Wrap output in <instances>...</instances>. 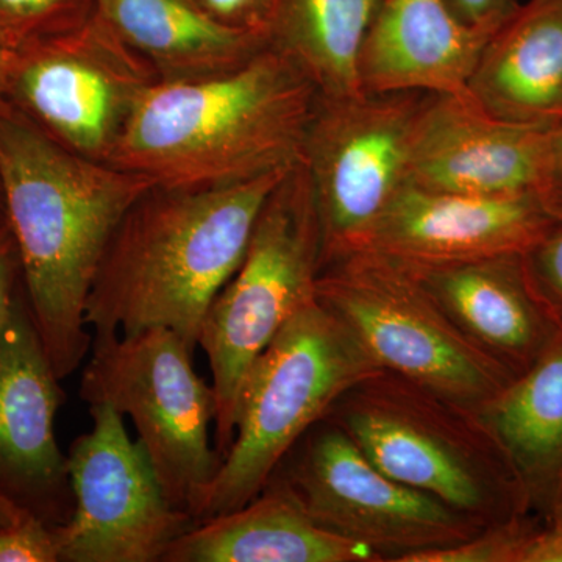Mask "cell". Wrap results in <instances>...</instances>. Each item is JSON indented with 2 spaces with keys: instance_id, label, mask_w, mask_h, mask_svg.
I'll list each match as a JSON object with an SVG mask.
<instances>
[{
  "instance_id": "obj_1",
  "label": "cell",
  "mask_w": 562,
  "mask_h": 562,
  "mask_svg": "<svg viewBox=\"0 0 562 562\" xmlns=\"http://www.w3.org/2000/svg\"><path fill=\"white\" fill-rule=\"evenodd\" d=\"M154 188L68 149L0 95V191L33 322L61 382L90 355L85 314L111 236Z\"/></svg>"
},
{
  "instance_id": "obj_2",
  "label": "cell",
  "mask_w": 562,
  "mask_h": 562,
  "mask_svg": "<svg viewBox=\"0 0 562 562\" xmlns=\"http://www.w3.org/2000/svg\"><path fill=\"white\" fill-rule=\"evenodd\" d=\"M321 94L269 44L249 61L188 80H155L133 106L110 165L162 190H205L302 160Z\"/></svg>"
},
{
  "instance_id": "obj_3",
  "label": "cell",
  "mask_w": 562,
  "mask_h": 562,
  "mask_svg": "<svg viewBox=\"0 0 562 562\" xmlns=\"http://www.w3.org/2000/svg\"><path fill=\"white\" fill-rule=\"evenodd\" d=\"M290 169L227 187L154 188L143 195L117 225L95 273L85 314L92 335L166 328L195 353L211 303L241 265L262 206Z\"/></svg>"
},
{
  "instance_id": "obj_4",
  "label": "cell",
  "mask_w": 562,
  "mask_h": 562,
  "mask_svg": "<svg viewBox=\"0 0 562 562\" xmlns=\"http://www.w3.org/2000/svg\"><path fill=\"white\" fill-rule=\"evenodd\" d=\"M325 417L391 479L484 527L531 513L512 464L471 409L405 376L371 373Z\"/></svg>"
},
{
  "instance_id": "obj_5",
  "label": "cell",
  "mask_w": 562,
  "mask_h": 562,
  "mask_svg": "<svg viewBox=\"0 0 562 562\" xmlns=\"http://www.w3.org/2000/svg\"><path fill=\"white\" fill-rule=\"evenodd\" d=\"M380 371L360 339L317 299L273 336L244 379L235 438L206 492L198 522L257 497L277 465L333 403Z\"/></svg>"
},
{
  "instance_id": "obj_6",
  "label": "cell",
  "mask_w": 562,
  "mask_h": 562,
  "mask_svg": "<svg viewBox=\"0 0 562 562\" xmlns=\"http://www.w3.org/2000/svg\"><path fill=\"white\" fill-rule=\"evenodd\" d=\"M321 271L319 214L308 172L299 161L262 206L241 265L211 303L199 335L213 375V442L221 458L235 438L247 372L280 328L316 299Z\"/></svg>"
},
{
  "instance_id": "obj_7",
  "label": "cell",
  "mask_w": 562,
  "mask_h": 562,
  "mask_svg": "<svg viewBox=\"0 0 562 562\" xmlns=\"http://www.w3.org/2000/svg\"><path fill=\"white\" fill-rule=\"evenodd\" d=\"M80 397L109 403L132 420L169 501L198 522L222 458L211 441L217 414L213 384L194 371V351L179 335H92Z\"/></svg>"
},
{
  "instance_id": "obj_8",
  "label": "cell",
  "mask_w": 562,
  "mask_h": 562,
  "mask_svg": "<svg viewBox=\"0 0 562 562\" xmlns=\"http://www.w3.org/2000/svg\"><path fill=\"white\" fill-rule=\"evenodd\" d=\"M316 299L355 333L380 369L473 408L509 382L465 341L402 262L351 251L322 268Z\"/></svg>"
},
{
  "instance_id": "obj_9",
  "label": "cell",
  "mask_w": 562,
  "mask_h": 562,
  "mask_svg": "<svg viewBox=\"0 0 562 562\" xmlns=\"http://www.w3.org/2000/svg\"><path fill=\"white\" fill-rule=\"evenodd\" d=\"M268 484L325 530L372 550L382 562L468 541L483 524L391 479L327 417L291 447Z\"/></svg>"
},
{
  "instance_id": "obj_10",
  "label": "cell",
  "mask_w": 562,
  "mask_h": 562,
  "mask_svg": "<svg viewBox=\"0 0 562 562\" xmlns=\"http://www.w3.org/2000/svg\"><path fill=\"white\" fill-rule=\"evenodd\" d=\"M155 80L154 69L92 13L10 49L2 98L63 146L110 162L133 106Z\"/></svg>"
},
{
  "instance_id": "obj_11",
  "label": "cell",
  "mask_w": 562,
  "mask_h": 562,
  "mask_svg": "<svg viewBox=\"0 0 562 562\" xmlns=\"http://www.w3.org/2000/svg\"><path fill=\"white\" fill-rule=\"evenodd\" d=\"M422 92L321 98L302 151L319 214L322 268L353 250L408 183Z\"/></svg>"
},
{
  "instance_id": "obj_12",
  "label": "cell",
  "mask_w": 562,
  "mask_h": 562,
  "mask_svg": "<svg viewBox=\"0 0 562 562\" xmlns=\"http://www.w3.org/2000/svg\"><path fill=\"white\" fill-rule=\"evenodd\" d=\"M88 406L91 431L66 454L74 513L54 528L58 562H162L198 522L169 501L125 417L109 403Z\"/></svg>"
},
{
  "instance_id": "obj_13",
  "label": "cell",
  "mask_w": 562,
  "mask_h": 562,
  "mask_svg": "<svg viewBox=\"0 0 562 562\" xmlns=\"http://www.w3.org/2000/svg\"><path fill=\"white\" fill-rule=\"evenodd\" d=\"M60 383L22 290L0 327V502L52 528L74 513L68 461L55 438Z\"/></svg>"
},
{
  "instance_id": "obj_14",
  "label": "cell",
  "mask_w": 562,
  "mask_h": 562,
  "mask_svg": "<svg viewBox=\"0 0 562 562\" xmlns=\"http://www.w3.org/2000/svg\"><path fill=\"white\" fill-rule=\"evenodd\" d=\"M547 131L492 116L469 92L425 94L406 184L483 198L535 192Z\"/></svg>"
},
{
  "instance_id": "obj_15",
  "label": "cell",
  "mask_w": 562,
  "mask_h": 562,
  "mask_svg": "<svg viewBox=\"0 0 562 562\" xmlns=\"http://www.w3.org/2000/svg\"><path fill=\"white\" fill-rule=\"evenodd\" d=\"M554 222L535 192L483 198L405 184L351 251L416 265L480 260L524 254Z\"/></svg>"
},
{
  "instance_id": "obj_16",
  "label": "cell",
  "mask_w": 562,
  "mask_h": 562,
  "mask_svg": "<svg viewBox=\"0 0 562 562\" xmlns=\"http://www.w3.org/2000/svg\"><path fill=\"white\" fill-rule=\"evenodd\" d=\"M522 255L441 265L398 261L465 341L512 380L535 366L562 331L532 292Z\"/></svg>"
},
{
  "instance_id": "obj_17",
  "label": "cell",
  "mask_w": 562,
  "mask_h": 562,
  "mask_svg": "<svg viewBox=\"0 0 562 562\" xmlns=\"http://www.w3.org/2000/svg\"><path fill=\"white\" fill-rule=\"evenodd\" d=\"M492 33L447 0H382L358 61L361 91L468 94Z\"/></svg>"
},
{
  "instance_id": "obj_18",
  "label": "cell",
  "mask_w": 562,
  "mask_h": 562,
  "mask_svg": "<svg viewBox=\"0 0 562 562\" xmlns=\"http://www.w3.org/2000/svg\"><path fill=\"white\" fill-rule=\"evenodd\" d=\"M469 94L501 120L550 127L562 120V0L520 3L476 65Z\"/></svg>"
},
{
  "instance_id": "obj_19",
  "label": "cell",
  "mask_w": 562,
  "mask_h": 562,
  "mask_svg": "<svg viewBox=\"0 0 562 562\" xmlns=\"http://www.w3.org/2000/svg\"><path fill=\"white\" fill-rule=\"evenodd\" d=\"M162 562H382L325 530L273 484L241 508L195 524Z\"/></svg>"
},
{
  "instance_id": "obj_20",
  "label": "cell",
  "mask_w": 562,
  "mask_h": 562,
  "mask_svg": "<svg viewBox=\"0 0 562 562\" xmlns=\"http://www.w3.org/2000/svg\"><path fill=\"white\" fill-rule=\"evenodd\" d=\"M92 13L154 69L158 80L225 72L271 44L268 35L224 24L191 0H92Z\"/></svg>"
},
{
  "instance_id": "obj_21",
  "label": "cell",
  "mask_w": 562,
  "mask_h": 562,
  "mask_svg": "<svg viewBox=\"0 0 562 562\" xmlns=\"http://www.w3.org/2000/svg\"><path fill=\"white\" fill-rule=\"evenodd\" d=\"M469 409L512 464L530 512L550 519L562 501V331L527 372Z\"/></svg>"
},
{
  "instance_id": "obj_22",
  "label": "cell",
  "mask_w": 562,
  "mask_h": 562,
  "mask_svg": "<svg viewBox=\"0 0 562 562\" xmlns=\"http://www.w3.org/2000/svg\"><path fill=\"white\" fill-rule=\"evenodd\" d=\"M382 0H279L269 43L308 77L321 98L362 92L358 61Z\"/></svg>"
},
{
  "instance_id": "obj_23",
  "label": "cell",
  "mask_w": 562,
  "mask_h": 562,
  "mask_svg": "<svg viewBox=\"0 0 562 562\" xmlns=\"http://www.w3.org/2000/svg\"><path fill=\"white\" fill-rule=\"evenodd\" d=\"M92 14V0H0V44L16 49L76 27Z\"/></svg>"
},
{
  "instance_id": "obj_24",
  "label": "cell",
  "mask_w": 562,
  "mask_h": 562,
  "mask_svg": "<svg viewBox=\"0 0 562 562\" xmlns=\"http://www.w3.org/2000/svg\"><path fill=\"white\" fill-rule=\"evenodd\" d=\"M541 520L536 514H524L490 525L457 546L417 554L412 562H519L525 539Z\"/></svg>"
},
{
  "instance_id": "obj_25",
  "label": "cell",
  "mask_w": 562,
  "mask_h": 562,
  "mask_svg": "<svg viewBox=\"0 0 562 562\" xmlns=\"http://www.w3.org/2000/svg\"><path fill=\"white\" fill-rule=\"evenodd\" d=\"M522 257L532 292L562 327V222H554Z\"/></svg>"
},
{
  "instance_id": "obj_26",
  "label": "cell",
  "mask_w": 562,
  "mask_h": 562,
  "mask_svg": "<svg viewBox=\"0 0 562 562\" xmlns=\"http://www.w3.org/2000/svg\"><path fill=\"white\" fill-rule=\"evenodd\" d=\"M0 562H58L54 528L27 514L2 517Z\"/></svg>"
},
{
  "instance_id": "obj_27",
  "label": "cell",
  "mask_w": 562,
  "mask_h": 562,
  "mask_svg": "<svg viewBox=\"0 0 562 562\" xmlns=\"http://www.w3.org/2000/svg\"><path fill=\"white\" fill-rule=\"evenodd\" d=\"M210 16L232 27L269 36L279 0H191Z\"/></svg>"
},
{
  "instance_id": "obj_28",
  "label": "cell",
  "mask_w": 562,
  "mask_h": 562,
  "mask_svg": "<svg viewBox=\"0 0 562 562\" xmlns=\"http://www.w3.org/2000/svg\"><path fill=\"white\" fill-rule=\"evenodd\" d=\"M536 195L554 221L562 222V120L550 125Z\"/></svg>"
},
{
  "instance_id": "obj_29",
  "label": "cell",
  "mask_w": 562,
  "mask_h": 562,
  "mask_svg": "<svg viewBox=\"0 0 562 562\" xmlns=\"http://www.w3.org/2000/svg\"><path fill=\"white\" fill-rule=\"evenodd\" d=\"M24 290L20 250L9 227L0 231V327Z\"/></svg>"
},
{
  "instance_id": "obj_30",
  "label": "cell",
  "mask_w": 562,
  "mask_h": 562,
  "mask_svg": "<svg viewBox=\"0 0 562 562\" xmlns=\"http://www.w3.org/2000/svg\"><path fill=\"white\" fill-rule=\"evenodd\" d=\"M460 20L473 27L495 32L519 9V0H447Z\"/></svg>"
},
{
  "instance_id": "obj_31",
  "label": "cell",
  "mask_w": 562,
  "mask_h": 562,
  "mask_svg": "<svg viewBox=\"0 0 562 562\" xmlns=\"http://www.w3.org/2000/svg\"><path fill=\"white\" fill-rule=\"evenodd\" d=\"M519 562H562V516L541 520L532 528Z\"/></svg>"
},
{
  "instance_id": "obj_32",
  "label": "cell",
  "mask_w": 562,
  "mask_h": 562,
  "mask_svg": "<svg viewBox=\"0 0 562 562\" xmlns=\"http://www.w3.org/2000/svg\"><path fill=\"white\" fill-rule=\"evenodd\" d=\"M10 49L0 44V95L5 87L7 66H9Z\"/></svg>"
},
{
  "instance_id": "obj_33",
  "label": "cell",
  "mask_w": 562,
  "mask_h": 562,
  "mask_svg": "<svg viewBox=\"0 0 562 562\" xmlns=\"http://www.w3.org/2000/svg\"><path fill=\"white\" fill-rule=\"evenodd\" d=\"M9 227V220H7L5 205H3L2 191H0V231Z\"/></svg>"
},
{
  "instance_id": "obj_34",
  "label": "cell",
  "mask_w": 562,
  "mask_h": 562,
  "mask_svg": "<svg viewBox=\"0 0 562 562\" xmlns=\"http://www.w3.org/2000/svg\"><path fill=\"white\" fill-rule=\"evenodd\" d=\"M553 516H562V501L560 503V506H558L557 512H554Z\"/></svg>"
}]
</instances>
